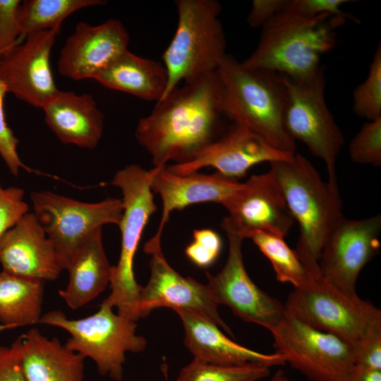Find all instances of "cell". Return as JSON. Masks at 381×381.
<instances>
[{"label": "cell", "instance_id": "1", "mask_svg": "<svg viewBox=\"0 0 381 381\" xmlns=\"http://www.w3.org/2000/svg\"><path fill=\"white\" fill-rule=\"evenodd\" d=\"M223 116L216 71L172 90L141 118L135 136L154 167L190 161L214 141Z\"/></svg>", "mask_w": 381, "mask_h": 381}, {"label": "cell", "instance_id": "2", "mask_svg": "<svg viewBox=\"0 0 381 381\" xmlns=\"http://www.w3.org/2000/svg\"><path fill=\"white\" fill-rule=\"evenodd\" d=\"M216 75L224 116L259 134L277 150L296 154V141L285 126L287 95L282 75L248 68L226 54Z\"/></svg>", "mask_w": 381, "mask_h": 381}, {"label": "cell", "instance_id": "3", "mask_svg": "<svg viewBox=\"0 0 381 381\" xmlns=\"http://www.w3.org/2000/svg\"><path fill=\"white\" fill-rule=\"evenodd\" d=\"M346 19L327 14L306 18L285 6L262 27L258 46L242 63L294 80H310L323 68L320 57L334 49V30Z\"/></svg>", "mask_w": 381, "mask_h": 381}, {"label": "cell", "instance_id": "4", "mask_svg": "<svg viewBox=\"0 0 381 381\" xmlns=\"http://www.w3.org/2000/svg\"><path fill=\"white\" fill-rule=\"evenodd\" d=\"M295 250L304 265L306 278L289 294L284 304L286 312L353 348L372 325L381 321L380 310L357 293L346 291L327 280L318 260L302 241H298Z\"/></svg>", "mask_w": 381, "mask_h": 381}, {"label": "cell", "instance_id": "5", "mask_svg": "<svg viewBox=\"0 0 381 381\" xmlns=\"http://www.w3.org/2000/svg\"><path fill=\"white\" fill-rule=\"evenodd\" d=\"M176 5V30L162 56L168 82L160 99L181 82L187 83L214 73L226 54L219 19L222 6L217 1L178 0Z\"/></svg>", "mask_w": 381, "mask_h": 381}, {"label": "cell", "instance_id": "6", "mask_svg": "<svg viewBox=\"0 0 381 381\" xmlns=\"http://www.w3.org/2000/svg\"><path fill=\"white\" fill-rule=\"evenodd\" d=\"M269 164L287 207L299 225L298 240L318 260L327 237L344 217L338 185L324 181L300 153Z\"/></svg>", "mask_w": 381, "mask_h": 381}, {"label": "cell", "instance_id": "7", "mask_svg": "<svg viewBox=\"0 0 381 381\" xmlns=\"http://www.w3.org/2000/svg\"><path fill=\"white\" fill-rule=\"evenodd\" d=\"M152 169L145 170L138 164H130L118 171L112 185L123 194V211L119 225L121 246L119 261L112 266L111 293L103 301L118 314L137 321L140 317L139 300L142 286L135 278V255L143 231L152 214L157 210L151 189Z\"/></svg>", "mask_w": 381, "mask_h": 381}, {"label": "cell", "instance_id": "8", "mask_svg": "<svg viewBox=\"0 0 381 381\" xmlns=\"http://www.w3.org/2000/svg\"><path fill=\"white\" fill-rule=\"evenodd\" d=\"M112 308L102 302L97 313L78 320L68 319L61 310H51L42 314L39 324L67 331L71 337L64 346L68 349L92 359L99 374L120 381L126 353L143 351L147 341L135 334V321L115 314Z\"/></svg>", "mask_w": 381, "mask_h": 381}, {"label": "cell", "instance_id": "9", "mask_svg": "<svg viewBox=\"0 0 381 381\" xmlns=\"http://www.w3.org/2000/svg\"><path fill=\"white\" fill-rule=\"evenodd\" d=\"M286 90L285 126L291 138L300 140L326 166L328 181L338 185L336 162L344 137L325 99L323 68L313 78L298 81L282 75Z\"/></svg>", "mask_w": 381, "mask_h": 381}, {"label": "cell", "instance_id": "10", "mask_svg": "<svg viewBox=\"0 0 381 381\" xmlns=\"http://www.w3.org/2000/svg\"><path fill=\"white\" fill-rule=\"evenodd\" d=\"M30 199L33 213L54 244L64 270L92 233L104 224L119 226L123 211L122 200L112 198L85 202L41 190L32 192Z\"/></svg>", "mask_w": 381, "mask_h": 381}, {"label": "cell", "instance_id": "11", "mask_svg": "<svg viewBox=\"0 0 381 381\" xmlns=\"http://www.w3.org/2000/svg\"><path fill=\"white\" fill-rule=\"evenodd\" d=\"M270 332L276 353L312 381H345L355 365L351 345L286 312Z\"/></svg>", "mask_w": 381, "mask_h": 381}, {"label": "cell", "instance_id": "12", "mask_svg": "<svg viewBox=\"0 0 381 381\" xmlns=\"http://www.w3.org/2000/svg\"><path fill=\"white\" fill-rule=\"evenodd\" d=\"M224 207L229 215L221 222L223 230L243 239L255 231L284 238L295 223L283 193L270 170L251 176Z\"/></svg>", "mask_w": 381, "mask_h": 381}, {"label": "cell", "instance_id": "13", "mask_svg": "<svg viewBox=\"0 0 381 381\" xmlns=\"http://www.w3.org/2000/svg\"><path fill=\"white\" fill-rule=\"evenodd\" d=\"M150 255V277L147 285L142 286L140 300V317L147 316L155 308L168 307L174 310L193 311L221 327L232 335L230 327L221 318L217 304L207 285L191 277H184L173 269L162 253L161 240L152 238L144 246Z\"/></svg>", "mask_w": 381, "mask_h": 381}, {"label": "cell", "instance_id": "14", "mask_svg": "<svg viewBox=\"0 0 381 381\" xmlns=\"http://www.w3.org/2000/svg\"><path fill=\"white\" fill-rule=\"evenodd\" d=\"M225 233L229 240L226 262L216 275L205 272L207 286L217 305H225L243 320L271 331L284 315V306L249 277L243 259V239L234 233Z\"/></svg>", "mask_w": 381, "mask_h": 381}, {"label": "cell", "instance_id": "15", "mask_svg": "<svg viewBox=\"0 0 381 381\" xmlns=\"http://www.w3.org/2000/svg\"><path fill=\"white\" fill-rule=\"evenodd\" d=\"M381 215L349 219L343 217L327 237L318 258L322 275L339 288L356 294L360 272L378 253Z\"/></svg>", "mask_w": 381, "mask_h": 381}, {"label": "cell", "instance_id": "16", "mask_svg": "<svg viewBox=\"0 0 381 381\" xmlns=\"http://www.w3.org/2000/svg\"><path fill=\"white\" fill-rule=\"evenodd\" d=\"M61 28L30 33L0 59V80L7 93L40 108L58 92L50 54Z\"/></svg>", "mask_w": 381, "mask_h": 381}, {"label": "cell", "instance_id": "17", "mask_svg": "<svg viewBox=\"0 0 381 381\" xmlns=\"http://www.w3.org/2000/svg\"><path fill=\"white\" fill-rule=\"evenodd\" d=\"M294 155L277 150L246 126L233 123L190 161L166 165V169L183 176L198 172L202 168L212 167L223 176L238 180L258 164L287 160Z\"/></svg>", "mask_w": 381, "mask_h": 381}, {"label": "cell", "instance_id": "18", "mask_svg": "<svg viewBox=\"0 0 381 381\" xmlns=\"http://www.w3.org/2000/svg\"><path fill=\"white\" fill-rule=\"evenodd\" d=\"M129 35L121 21L92 25L78 23L61 49L58 71L73 80L94 79L128 49Z\"/></svg>", "mask_w": 381, "mask_h": 381}, {"label": "cell", "instance_id": "19", "mask_svg": "<svg viewBox=\"0 0 381 381\" xmlns=\"http://www.w3.org/2000/svg\"><path fill=\"white\" fill-rule=\"evenodd\" d=\"M2 270L22 277L54 281L64 270L56 250L33 212L0 239Z\"/></svg>", "mask_w": 381, "mask_h": 381}, {"label": "cell", "instance_id": "20", "mask_svg": "<svg viewBox=\"0 0 381 381\" xmlns=\"http://www.w3.org/2000/svg\"><path fill=\"white\" fill-rule=\"evenodd\" d=\"M152 173L151 189L159 195L163 207L157 231L152 237L158 240H161L172 211L202 202H216L224 206L241 184L238 180L217 171L212 174L195 172L181 176L170 173L164 166L154 167Z\"/></svg>", "mask_w": 381, "mask_h": 381}, {"label": "cell", "instance_id": "21", "mask_svg": "<svg viewBox=\"0 0 381 381\" xmlns=\"http://www.w3.org/2000/svg\"><path fill=\"white\" fill-rule=\"evenodd\" d=\"M174 311L183 325L185 345L195 361L218 365L257 363L270 368L286 364L283 357L276 352L262 353L233 341L217 325L193 311L185 309Z\"/></svg>", "mask_w": 381, "mask_h": 381}, {"label": "cell", "instance_id": "22", "mask_svg": "<svg viewBox=\"0 0 381 381\" xmlns=\"http://www.w3.org/2000/svg\"><path fill=\"white\" fill-rule=\"evenodd\" d=\"M27 381H83L85 357L32 328L11 345Z\"/></svg>", "mask_w": 381, "mask_h": 381}, {"label": "cell", "instance_id": "23", "mask_svg": "<svg viewBox=\"0 0 381 381\" xmlns=\"http://www.w3.org/2000/svg\"><path fill=\"white\" fill-rule=\"evenodd\" d=\"M45 122L66 145L94 149L104 130V115L90 94L58 90L41 107Z\"/></svg>", "mask_w": 381, "mask_h": 381}, {"label": "cell", "instance_id": "24", "mask_svg": "<svg viewBox=\"0 0 381 381\" xmlns=\"http://www.w3.org/2000/svg\"><path fill=\"white\" fill-rule=\"evenodd\" d=\"M66 270L68 283L66 289L59 291V294L73 310L84 306L107 289L112 266L103 247L102 228L80 244Z\"/></svg>", "mask_w": 381, "mask_h": 381}, {"label": "cell", "instance_id": "25", "mask_svg": "<svg viewBox=\"0 0 381 381\" xmlns=\"http://www.w3.org/2000/svg\"><path fill=\"white\" fill-rule=\"evenodd\" d=\"M94 80L107 88L158 102L166 90L168 75L162 63L138 56L127 50Z\"/></svg>", "mask_w": 381, "mask_h": 381}, {"label": "cell", "instance_id": "26", "mask_svg": "<svg viewBox=\"0 0 381 381\" xmlns=\"http://www.w3.org/2000/svg\"><path fill=\"white\" fill-rule=\"evenodd\" d=\"M44 282L0 272V332L39 324Z\"/></svg>", "mask_w": 381, "mask_h": 381}, {"label": "cell", "instance_id": "27", "mask_svg": "<svg viewBox=\"0 0 381 381\" xmlns=\"http://www.w3.org/2000/svg\"><path fill=\"white\" fill-rule=\"evenodd\" d=\"M102 0H25L20 1L18 22L21 40L30 33L61 28L77 11L104 5Z\"/></svg>", "mask_w": 381, "mask_h": 381}, {"label": "cell", "instance_id": "28", "mask_svg": "<svg viewBox=\"0 0 381 381\" xmlns=\"http://www.w3.org/2000/svg\"><path fill=\"white\" fill-rule=\"evenodd\" d=\"M248 238L270 260L279 282L289 283L294 288L304 282L306 278L304 265L296 250L283 238L263 231L253 232Z\"/></svg>", "mask_w": 381, "mask_h": 381}, {"label": "cell", "instance_id": "29", "mask_svg": "<svg viewBox=\"0 0 381 381\" xmlns=\"http://www.w3.org/2000/svg\"><path fill=\"white\" fill-rule=\"evenodd\" d=\"M270 367L257 363L218 365L193 360L176 381H258L270 375Z\"/></svg>", "mask_w": 381, "mask_h": 381}, {"label": "cell", "instance_id": "30", "mask_svg": "<svg viewBox=\"0 0 381 381\" xmlns=\"http://www.w3.org/2000/svg\"><path fill=\"white\" fill-rule=\"evenodd\" d=\"M353 111L368 121L381 118L380 43L374 53L366 79L353 92Z\"/></svg>", "mask_w": 381, "mask_h": 381}, {"label": "cell", "instance_id": "31", "mask_svg": "<svg viewBox=\"0 0 381 381\" xmlns=\"http://www.w3.org/2000/svg\"><path fill=\"white\" fill-rule=\"evenodd\" d=\"M351 159L356 164L381 165V118L363 124L349 146Z\"/></svg>", "mask_w": 381, "mask_h": 381}, {"label": "cell", "instance_id": "32", "mask_svg": "<svg viewBox=\"0 0 381 381\" xmlns=\"http://www.w3.org/2000/svg\"><path fill=\"white\" fill-rule=\"evenodd\" d=\"M193 241L186 246L185 253L188 258L200 267L212 265L222 250L219 235L210 229H195Z\"/></svg>", "mask_w": 381, "mask_h": 381}, {"label": "cell", "instance_id": "33", "mask_svg": "<svg viewBox=\"0 0 381 381\" xmlns=\"http://www.w3.org/2000/svg\"><path fill=\"white\" fill-rule=\"evenodd\" d=\"M28 212L23 190L16 186L4 188L0 182V239Z\"/></svg>", "mask_w": 381, "mask_h": 381}, {"label": "cell", "instance_id": "34", "mask_svg": "<svg viewBox=\"0 0 381 381\" xmlns=\"http://www.w3.org/2000/svg\"><path fill=\"white\" fill-rule=\"evenodd\" d=\"M6 93V87L0 80V156L10 172L17 176L21 169L28 172L32 170L21 161L17 151L19 140L6 123L4 108V101Z\"/></svg>", "mask_w": 381, "mask_h": 381}, {"label": "cell", "instance_id": "35", "mask_svg": "<svg viewBox=\"0 0 381 381\" xmlns=\"http://www.w3.org/2000/svg\"><path fill=\"white\" fill-rule=\"evenodd\" d=\"M20 1L0 0V59L8 55L21 40L18 22Z\"/></svg>", "mask_w": 381, "mask_h": 381}, {"label": "cell", "instance_id": "36", "mask_svg": "<svg viewBox=\"0 0 381 381\" xmlns=\"http://www.w3.org/2000/svg\"><path fill=\"white\" fill-rule=\"evenodd\" d=\"M353 358L356 365L381 370V321L372 325L353 347Z\"/></svg>", "mask_w": 381, "mask_h": 381}, {"label": "cell", "instance_id": "37", "mask_svg": "<svg viewBox=\"0 0 381 381\" xmlns=\"http://www.w3.org/2000/svg\"><path fill=\"white\" fill-rule=\"evenodd\" d=\"M349 0H288L286 8L301 16L315 18L321 15L351 19V15L341 9Z\"/></svg>", "mask_w": 381, "mask_h": 381}, {"label": "cell", "instance_id": "38", "mask_svg": "<svg viewBox=\"0 0 381 381\" xmlns=\"http://www.w3.org/2000/svg\"><path fill=\"white\" fill-rule=\"evenodd\" d=\"M288 0H254L247 17L253 28L262 27L274 16L284 8Z\"/></svg>", "mask_w": 381, "mask_h": 381}, {"label": "cell", "instance_id": "39", "mask_svg": "<svg viewBox=\"0 0 381 381\" xmlns=\"http://www.w3.org/2000/svg\"><path fill=\"white\" fill-rule=\"evenodd\" d=\"M0 381H27L14 349L0 345Z\"/></svg>", "mask_w": 381, "mask_h": 381}, {"label": "cell", "instance_id": "40", "mask_svg": "<svg viewBox=\"0 0 381 381\" xmlns=\"http://www.w3.org/2000/svg\"><path fill=\"white\" fill-rule=\"evenodd\" d=\"M345 381H381V370L354 365Z\"/></svg>", "mask_w": 381, "mask_h": 381}, {"label": "cell", "instance_id": "41", "mask_svg": "<svg viewBox=\"0 0 381 381\" xmlns=\"http://www.w3.org/2000/svg\"><path fill=\"white\" fill-rule=\"evenodd\" d=\"M270 381H290V380L284 371L279 370L272 377Z\"/></svg>", "mask_w": 381, "mask_h": 381}]
</instances>
